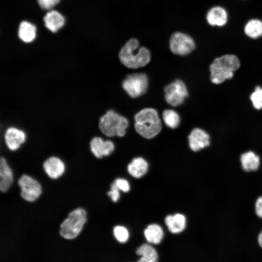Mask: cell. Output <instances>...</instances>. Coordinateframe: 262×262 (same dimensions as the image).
<instances>
[{
	"instance_id": "cell-1",
	"label": "cell",
	"mask_w": 262,
	"mask_h": 262,
	"mask_svg": "<svg viewBox=\"0 0 262 262\" xmlns=\"http://www.w3.org/2000/svg\"><path fill=\"white\" fill-rule=\"evenodd\" d=\"M118 57L120 62L126 67L137 69L147 65L151 59L150 51L146 47H139L136 38L129 39L120 49Z\"/></svg>"
},
{
	"instance_id": "cell-2",
	"label": "cell",
	"mask_w": 262,
	"mask_h": 262,
	"mask_svg": "<svg viewBox=\"0 0 262 262\" xmlns=\"http://www.w3.org/2000/svg\"><path fill=\"white\" fill-rule=\"evenodd\" d=\"M240 66V60L234 54H226L216 57L209 66L211 82L220 84L231 79Z\"/></svg>"
},
{
	"instance_id": "cell-3",
	"label": "cell",
	"mask_w": 262,
	"mask_h": 262,
	"mask_svg": "<svg viewBox=\"0 0 262 262\" xmlns=\"http://www.w3.org/2000/svg\"><path fill=\"white\" fill-rule=\"evenodd\" d=\"M134 120L135 131L146 139L155 137L162 130V122L155 109L146 108L142 109L136 114Z\"/></svg>"
},
{
	"instance_id": "cell-4",
	"label": "cell",
	"mask_w": 262,
	"mask_h": 262,
	"mask_svg": "<svg viewBox=\"0 0 262 262\" xmlns=\"http://www.w3.org/2000/svg\"><path fill=\"white\" fill-rule=\"evenodd\" d=\"M128 126V120L113 110L107 111L99 119V129L108 137L124 136Z\"/></svg>"
},
{
	"instance_id": "cell-5",
	"label": "cell",
	"mask_w": 262,
	"mask_h": 262,
	"mask_svg": "<svg viewBox=\"0 0 262 262\" xmlns=\"http://www.w3.org/2000/svg\"><path fill=\"white\" fill-rule=\"evenodd\" d=\"M86 220L84 209L78 208L73 210L60 225L61 236L68 240L75 238L81 232Z\"/></svg>"
},
{
	"instance_id": "cell-6",
	"label": "cell",
	"mask_w": 262,
	"mask_h": 262,
	"mask_svg": "<svg viewBox=\"0 0 262 262\" xmlns=\"http://www.w3.org/2000/svg\"><path fill=\"white\" fill-rule=\"evenodd\" d=\"M148 86V78L144 73H135L128 75L122 83L127 94L132 98H136L145 94Z\"/></svg>"
},
{
	"instance_id": "cell-7",
	"label": "cell",
	"mask_w": 262,
	"mask_h": 262,
	"mask_svg": "<svg viewBox=\"0 0 262 262\" xmlns=\"http://www.w3.org/2000/svg\"><path fill=\"white\" fill-rule=\"evenodd\" d=\"M164 98L171 106L177 107L182 104L188 96V92L184 82L176 79L164 88Z\"/></svg>"
},
{
	"instance_id": "cell-8",
	"label": "cell",
	"mask_w": 262,
	"mask_h": 262,
	"mask_svg": "<svg viewBox=\"0 0 262 262\" xmlns=\"http://www.w3.org/2000/svg\"><path fill=\"white\" fill-rule=\"evenodd\" d=\"M171 52L176 55L184 56L192 52L196 48L195 42L192 37L181 32L173 33L169 40Z\"/></svg>"
},
{
	"instance_id": "cell-9",
	"label": "cell",
	"mask_w": 262,
	"mask_h": 262,
	"mask_svg": "<svg viewBox=\"0 0 262 262\" xmlns=\"http://www.w3.org/2000/svg\"><path fill=\"white\" fill-rule=\"evenodd\" d=\"M18 184L21 189L20 195L27 201H34L41 194L40 184L29 175L21 176L18 179Z\"/></svg>"
},
{
	"instance_id": "cell-10",
	"label": "cell",
	"mask_w": 262,
	"mask_h": 262,
	"mask_svg": "<svg viewBox=\"0 0 262 262\" xmlns=\"http://www.w3.org/2000/svg\"><path fill=\"white\" fill-rule=\"evenodd\" d=\"M188 139L189 147L194 152L207 148L211 144L210 135L199 128H194L188 135Z\"/></svg>"
},
{
	"instance_id": "cell-11",
	"label": "cell",
	"mask_w": 262,
	"mask_h": 262,
	"mask_svg": "<svg viewBox=\"0 0 262 262\" xmlns=\"http://www.w3.org/2000/svg\"><path fill=\"white\" fill-rule=\"evenodd\" d=\"M239 162L241 168L244 172H255L258 171L261 166L262 158L256 151L249 149L240 154Z\"/></svg>"
},
{
	"instance_id": "cell-12",
	"label": "cell",
	"mask_w": 262,
	"mask_h": 262,
	"mask_svg": "<svg viewBox=\"0 0 262 262\" xmlns=\"http://www.w3.org/2000/svg\"><path fill=\"white\" fill-rule=\"evenodd\" d=\"M90 148L97 158H101L110 155L115 149V145L111 140L104 141L100 137H95L90 142Z\"/></svg>"
},
{
	"instance_id": "cell-13",
	"label": "cell",
	"mask_w": 262,
	"mask_h": 262,
	"mask_svg": "<svg viewBox=\"0 0 262 262\" xmlns=\"http://www.w3.org/2000/svg\"><path fill=\"white\" fill-rule=\"evenodd\" d=\"M26 134L23 131L15 127L8 128L4 134L6 145L12 151L19 148L26 140Z\"/></svg>"
},
{
	"instance_id": "cell-14",
	"label": "cell",
	"mask_w": 262,
	"mask_h": 262,
	"mask_svg": "<svg viewBox=\"0 0 262 262\" xmlns=\"http://www.w3.org/2000/svg\"><path fill=\"white\" fill-rule=\"evenodd\" d=\"M43 20L45 27L52 33H57L65 25L66 20L62 14L56 10L49 11Z\"/></svg>"
},
{
	"instance_id": "cell-15",
	"label": "cell",
	"mask_w": 262,
	"mask_h": 262,
	"mask_svg": "<svg viewBox=\"0 0 262 262\" xmlns=\"http://www.w3.org/2000/svg\"><path fill=\"white\" fill-rule=\"evenodd\" d=\"M43 168L48 176L53 179L61 177L65 170V165L63 162L56 157H51L47 159L43 164Z\"/></svg>"
},
{
	"instance_id": "cell-16",
	"label": "cell",
	"mask_w": 262,
	"mask_h": 262,
	"mask_svg": "<svg viewBox=\"0 0 262 262\" xmlns=\"http://www.w3.org/2000/svg\"><path fill=\"white\" fill-rule=\"evenodd\" d=\"M206 19L211 26L222 27L225 25L228 21V13L222 7L214 6L208 12Z\"/></svg>"
},
{
	"instance_id": "cell-17",
	"label": "cell",
	"mask_w": 262,
	"mask_h": 262,
	"mask_svg": "<svg viewBox=\"0 0 262 262\" xmlns=\"http://www.w3.org/2000/svg\"><path fill=\"white\" fill-rule=\"evenodd\" d=\"M13 181L12 171L4 157L0 159V190L1 192H7Z\"/></svg>"
},
{
	"instance_id": "cell-18",
	"label": "cell",
	"mask_w": 262,
	"mask_h": 262,
	"mask_svg": "<svg viewBox=\"0 0 262 262\" xmlns=\"http://www.w3.org/2000/svg\"><path fill=\"white\" fill-rule=\"evenodd\" d=\"M18 38L25 43H31L36 36V27L31 22L23 20L19 24L17 30Z\"/></svg>"
},
{
	"instance_id": "cell-19",
	"label": "cell",
	"mask_w": 262,
	"mask_h": 262,
	"mask_svg": "<svg viewBox=\"0 0 262 262\" xmlns=\"http://www.w3.org/2000/svg\"><path fill=\"white\" fill-rule=\"evenodd\" d=\"M136 254L140 256L137 262H158L159 260L158 252L149 243L143 244L137 247Z\"/></svg>"
},
{
	"instance_id": "cell-20",
	"label": "cell",
	"mask_w": 262,
	"mask_h": 262,
	"mask_svg": "<svg viewBox=\"0 0 262 262\" xmlns=\"http://www.w3.org/2000/svg\"><path fill=\"white\" fill-rule=\"evenodd\" d=\"M165 223L170 232L177 234L185 229L186 219L183 214L177 213L173 215H167L165 218Z\"/></svg>"
},
{
	"instance_id": "cell-21",
	"label": "cell",
	"mask_w": 262,
	"mask_h": 262,
	"mask_svg": "<svg viewBox=\"0 0 262 262\" xmlns=\"http://www.w3.org/2000/svg\"><path fill=\"white\" fill-rule=\"evenodd\" d=\"M147 241L151 245H158L164 238V231L160 226L153 224L148 225L144 232Z\"/></svg>"
},
{
	"instance_id": "cell-22",
	"label": "cell",
	"mask_w": 262,
	"mask_h": 262,
	"mask_svg": "<svg viewBox=\"0 0 262 262\" xmlns=\"http://www.w3.org/2000/svg\"><path fill=\"white\" fill-rule=\"evenodd\" d=\"M148 164L142 158H134L128 165V170L130 174L136 178L143 176L147 172Z\"/></svg>"
},
{
	"instance_id": "cell-23",
	"label": "cell",
	"mask_w": 262,
	"mask_h": 262,
	"mask_svg": "<svg viewBox=\"0 0 262 262\" xmlns=\"http://www.w3.org/2000/svg\"><path fill=\"white\" fill-rule=\"evenodd\" d=\"M245 34L252 39H257L262 36V21L258 19H251L245 25Z\"/></svg>"
},
{
	"instance_id": "cell-24",
	"label": "cell",
	"mask_w": 262,
	"mask_h": 262,
	"mask_svg": "<svg viewBox=\"0 0 262 262\" xmlns=\"http://www.w3.org/2000/svg\"><path fill=\"white\" fill-rule=\"evenodd\" d=\"M162 117L164 124L171 129H176L180 124V117L173 110H164L162 113Z\"/></svg>"
},
{
	"instance_id": "cell-25",
	"label": "cell",
	"mask_w": 262,
	"mask_h": 262,
	"mask_svg": "<svg viewBox=\"0 0 262 262\" xmlns=\"http://www.w3.org/2000/svg\"><path fill=\"white\" fill-rule=\"evenodd\" d=\"M249 98L253 107L255 109L258 110L262 109V87L260 86H256L250 94Z\"/></svg>"
},
{
	"instance_id": "cell-26",
	"label": "cell",
	"mask_w": 262,
	"mask_h": 262,
	"mask_svg": "<svg viewBox=\"0 0 262 262\" xmlns=\"http://www.w3.org/2000/svg\"><path fill=\"white\" fill-rule=\"evenodd\" d=\"M113 232L115 238L120 243L124 244L128 241L129 232L125 227L116 226L114 228Z\"/></svg>"
},
{
	"instance_id": "cell-27",
	"label": "cell",
	"mask_w": 262,
	"mask_h": 262,
	"mask_svg": "<svg viewBox=\"0 0 262 262\" xmlns=\"http://www.w3.org/2000/svg\"><path fill=\"white\" fill-rule=\"evenodd\" d=\"M61 0H37V2L41 9L45 10H51Z\"/></svg>"
},
{
	"instance_id": "cell-28",
	"label": "cell",
	"mask_w": 262,
	"mask_h": 262,
	"mask_svg": "<svg viewBox=\"0 0 262 262\" xmlns=\"http://www.w3.org/2000/svg\"><path fill=\"white\" fill-rule=\"evenodd\" d=\"M254 210L256 216L262 220V195L256 198L254 202Z\"/></svg>"
},
{
	"instance_id": "cell-29",
	"label": "cell",
	"mask_w": 262,
	"mask_h": 262,
	"mask_svg": "<svg viewBox=\"0 0 262 262\" xmlns=\"http://www.w3.org/2000/svg\"><path fill=\"white\" fill-rule=\"evenodd\" d=\"M114 183L118 188L124 192H127L130 190V185L128 181L124 179L118 178L115 180Z\"/></svg>"
},
{
	"instance_id": "cell-30",
	"label": "cell",
	"mask_w": 262,
	"mask_h": 262,
	"mask_svg": "<svg viewBox=\"0 0 262 262\" xmlns=\"http://www.w3.org/2000/svg\"><path fill=\"white\" fill-rule=\"evenodd\" d=\"M120 190L116 186L114 182L111 185V190L108 192V195L111 197L114 202H116L118 200L120 194Z\"/></svg>"
},
{
	"instance_id": "cell-31",
	"label": "cell",
	"mask_w": 262,
	"mask_h": 262,
	"mask_svg": "<svg viewBox=\"0 0 262 262\" xmlns=\"http://www.w3.org/2000/svg\"><path fill=\"white\" fill-rule=\"evenodd\" d=\"M256 241L259 246L262 249V229L257 235Z\"/></svg>"
}]
</instances>
